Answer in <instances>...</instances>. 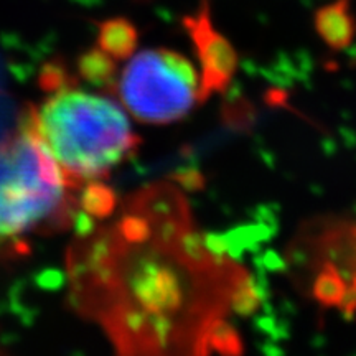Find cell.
<instances>
[{
	"mask_svg": "<svg viewBox=\"0 0 356 356\" xmlns=\"http://www.w3.org/2000/svg\"><path fill=\"white\" fill-rule=\"evenodd\" d=\"M71 299L121 353H211L231 310L251 314L249 274L195 229L175 185L147 186L70 251Z\"/></svg>",
	"mask_w": 356,
	"mask_h": 356,
	"instance_id": "obj_1",
	"label": "cell"
},
{
	"mask_svg": "<svg viewBox=\"0 0 356 356\" xmlns=\"http://www.w3.org/2000/svg\"><path fill=\"white\" fill-rule=\"evenodd\" d=\"M355 239H356V229H355Z\"/></svg>",
	"mask_w": 356,
	"mask_h": 356,
	"instance_id": "obj_11",
	"label": "cell"
},
{
	"mask_svg": "<svg viewBox=\"0 0 356 356\" xmlns=\"http://www.w3.org/2000/svg\"><path fill=\"white\" fill-rule=\"evenodd\" d=\"M184 25L198 56L203 101L215 92H225L238 70V53L213 25L208 0H202L195 15L185 17Z\"/></svg>",
	"mask_w": 356,
	"mask_h": 356,
	"instance_id": "obj_5",
	"label": "cell"
},
{
	"mask_svg": "<svg viewBox=\"0 0 356 356\" xmlns=\"http://www.w3.org/2000/svg\"><path fill=\"white\" fill-rule=\"evenodd\" d=\"M51 88L47 99L26 109L24 121L74 186L104 177L136 154L140 139L114 99L68 83Z\"/></svg>",
	"mask_w": 356,
	"mask_h": 356,
	"instance_id": "obj_2",
	"label": "cell"
},
{
	"mask_svg": "<svg viewBox=\"0 0 356 356\" xmlns=\"http://www.w3.org/2000/svg\"><path fill=\"white\" fill-rule=\"evenodd\" d=\"M76 188L25 121L0 142V259L26 251V238L73 218Z\"/></svg>",
	"mask_w": 356,
	"mask_h": 356,
	"instance_id": "obj_3",
	"label": "cell"
},
{
	"mask_svg": "<svg viewBox=\"0 0 356 356\" xmlns=\"http://www.w3.org/2000/svg\"><path fill=\"white\" fill-rule=\"evenodd\" d=\"M118 207V198L109 186L96 184L95 180L83 190L81 198H79V208L86 211L92 218H108L114 213Z\"/></svg>",
	"mask_w": 356,
	"mask_h": 356,
	"instance_id": "obj_10",
	"label": "cell"
},
{
	"mask_svg": "<svg viewBox=\"0 0 356 356\" xmlns=\"http://www.w3.org/2000/svg\"><path fill=\"white\" fill-rule=\"evenodd\" d=\"M79 74L88 81L97 86H106L114 81L115 60L102 50H92L84 53L79 60Z\"/></svg>",
	"mask_w": 356,
	"mask_h": 356,
	"instance_id": "obj_9",
	"label": "cell"
},
{
	"mask_svg": "<svg viewBox=\"0 0 356 356\" xmlns=\"http://www.w3.org/2000/svg\"><path fill=\"white\" fill-rule=\"evenodd\" d=\"M315 30L332 50H345L356 37V19L350 0H335L315 12Z\"/></svg>",
	"mask_w": 356,
	"mask_h": 356,
	"instance_id": "obj_6",
	"label": "cell"
},
{
	"mask_svg": "<svg viewBox=\"0 0 356 356\" xmlns=\"http://www.w3.org/2000/svg\"><path fill=\"white\" fill-rule=\"evenodd\" d=\"M137 42H139V33L127 19L118 17L99 25V35H97L99 50L108 53L115 61L131 58L137 48Z\"/></svg>",
	"mask_w": 356,
	"mask_h": 356,
	"instance_id": "obj_7",
	"label": "cell"
},
{
	"mask_svg": "<svg viewBox=\"0 0 356 356\" xmlns=\"http://www.w3.org/2000/svg\"><path fill=\"white\" fill-rule=\"evenodd\" d=\"M118 96L129 114L147 124L180 121L203 101L200 73L167 48L134 55L118 79Z\"/></svg>",
	"mask_w": 356,
	"mask_h": 356,
	"instance_id": "obj_4",
	"label": "cell"
},
{
	"mask_svg": "<svg viewBox=\"0 0 356 356\" xmlns=\"http://www.w3.org/2000/svg\"><path fill=\"white\" fill-rule=\"evenodd\" d=\"M0 351H2V348H0Z\"/></svg>",
	"mask_w": 356,
	"mask_h": 356,
	"instance_id": "obj_12",
	"label": "cell"
},
{
	"mask_svg": "<svg viewBox=\"0 0 356 356\" xmlns=\"http://www.w3.org/2000/svg\"><path fill=\"white\" fill-rule=\"evenodd\" d=\"M350 284L351 279L346 280L335 264L328 262V264H323L314 280V296L318 304L338 307L343 310L350 292Z\"/></svg>",
	"mask_w": 356,
	"mask_h": 356,
	"instance_id": "obj_8",
	"label": "cell"
}]
</instances>
